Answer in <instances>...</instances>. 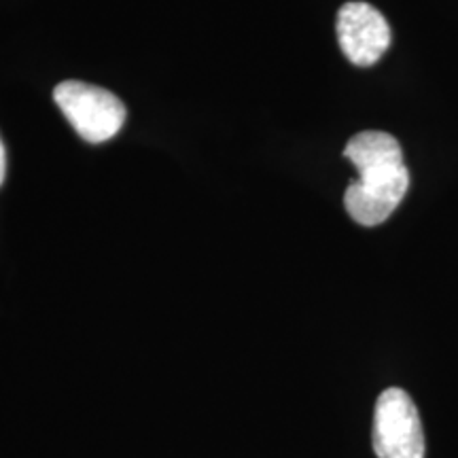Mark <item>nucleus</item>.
<instances>
[{"label":"nucleus","instance_id":"obj_1","mask_svg":"<svg viewBox=\"0 0 458 458\" xmlns=\"http://www.w3.org/2000/svg\"><path fill=\"white\" fill-rule=\"evenodd\" d=\"M359 179L348 185L344 206L354 223L376 227L391 216L410 189V172L403 151L393 134L365 130L354 134L344 148Z\"/></svg>","mask_w":458,"mask_h":458},{"label":"nucleus","instance_id":"obj_2","mask_svg":"<svg viewBox=\"0 0 458 458\" xmlns=\"http://www.w3.org/2000/svg\"><path fill=\"white\" fill-rule=\"evenodd\" d=\"M54 100L74 131L89 145H100L117 136L128 117L117 96L83 81L60 83L54 89Z\"/></svg>","mask_w":458,"mask_h":458},{"label":"nucleus","instance_id":"obj_3","mask_svg":"<svg viewBox=\"0 0 458 458\" xmlns=\"http://www.w3.org/2000/svg\"><path fill=\"white\" fill-rule=\"evenodd\" d=\"M371 439L377 458H425L420 416L403 388H386L377 397Z\"/></svg>","mask_w":458,"mask_h":458},{"label":"nucleus","instance_id":"obj_4","mask_svg":"<svg viewBox=\"0 0 458 458\" xmlns=\"http://www.w3.org/2000/svg\"><path fill=\"white\" fill-rule=\"evenodd\" d=\"M337 43L354 66H374L391 47L386 17L368 3H346L337 11Z\"/></svg>","mask_w":458,"mask_h":458},{"label":"nucleus","instance_id":"obj_5","mask_svg":"<svg viewBox=\"0 0 458 458\" xmlns=\"http://www.w3.org/2000/svg\"><path fill=\"white\" fill-rule=\"evenodd\" d=\"M4 176H7V151H4L3 140H0V185H3Z\"/></svg>","mask_w":458,"mask_h":458}]
</instances>
